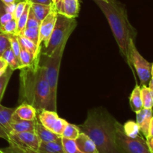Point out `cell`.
Returning <instances> with one entry per match:
<instances>
[{"instance_id":"f546056e","label":"cell","mask_w":153,"mask_h":153,"mask_svg":"<svg viewBox=\"0 0 153 153\" xmlns=\"http://www.w3.org/2000/svg\"><path fill=\"white\" fill-rule=\"evenodd\" d=\"M61 140L64 153H83L77 146L76 140L61 137Z\"/></svg>"},{"instance_id":"83f0119b","label":"cell","mask_w":153,"mask_h":153,"mask_svg":"<svg viewBox=\"0 0 153 153\" xmlns=\"http://www.w3.org/2000/svg\"><path fill=\"white\" fill-rule=\"evenodd\" d=\"M13 70L10 67H7L2 76L0 77V102L2 100L3 96H4V92H5L6 88H7V84H8L10 77L13 74Z\"/></svg>"},{"instance_id":"ba28073f","label":"cell","mask_w":153,"mask_h":153,"mask_svg":"<svg viewBox=\"0 0 153 153\" xmlns=\"http://www.w3.org/2000/svg\"><path fill=\"white\" fill-rule=\"evenodd\" d=\"M7 142L10 146H14L23 151L37 152L40 140L34 132L10 133L8 135Z\"/></svg>"},{"instance_id":"603a6c76","label":"cell","mask_w":153,"mask_h":153,"mask_svg":"<svg viewBox=\"0 0 153 153\" xmlns=\"http://www.w3.org/2000/svg\"><path fill=\"white\" fill-rule=\"evenodd\" d=\"M1 58L6 61L8 67H10L13 71L21 69V64L19 59L13 53V50L10 47L8 48L6 51H4V52L1 55Z\"/></svg>"},{"instance_id":"d4e9b609","label":"cell","mask_w":153,"mask_h":153,"mask_svg":"<svg viewBox=\"0 0 153 153\" xmlns=\"http://www.w3.org/2000/svg\"><path fill=\"white\" fill-rule=\"evenodd\" d=\"M141 88V98L143 102V108L151 109L153 107V94L152 91L146 85H142Z\"/></svg>"},{"instance_id":"6da1fadb","label":"cell","mask_w":153,"mask_h":153,"mask_svg":"<svg viewBox=\"0 0 153 153\" xmlns=\"http://www.w3.org/2000/svg\"><path fill=\"white\" fill-rule=\"evenodd\" d=\"M117 121L105 109L96 108L88 112L87 119L78 127L92 139L99 153H123L117 143Z\"/></svg>"},{"instance_id":"4fadbf2b","label":"cell","mask_w":153,"mask_h":153,"mask_svg":"<svg viewBox=\"0 0 153 153\" xmlns=\"http://www.w3.org/2000/svg\"><path fill=\"white\" fill-rule=\"evenodd\" d=\"M80 3L79 0H63L58 13L68 18L76 19L79 16Z\"/></svg>"},{"instance_id":"cb8c5ba5","label":"cell","mask_w":153,"mask_h":153,"mask_svg":"<svg viewBox=\"0 0 153 153\" xmlns=\"http://www.w3.org/2000/svg\"><path fill=\"white\" fill-rule=\"evenodd\" d=\"M16 37H17V39L19 40L20 46H22V47H24L27 50L29 51L34 55L35 59H40V55H39L38 52H37V46L36 43H34L32 40H29L27 37H24L23 35L19 34V35H16Z\"/></svg>"},{"instance_id":"d590c367","label":"cell","mask_w":153,"mask_h":153,"mask_svg":"<svg viewBox=\"0 0 153 153\" xmlns=\"http://www.w3.org/2000/svg\"><path fill=\"white\" fill-rule=\"evenodd\" d=\"M67 124V122L65 120L59 117L58 118V121H57V123H55L53 129H52V131H53L54 133H55L56 134H58V135L61 136V134H62L63 131H64Z\"/></svg>"},{"instance_id":"ee69618b","label":"cell","mask_w":153,"mask_h":153,"mask_svg":"<svg viewBox=\"0 0 153 153\" xmlns=\"http://www.w3.org/2000/svg\"><path fill=\"white\" fill-rule=\"evenodd\" d=\"M153 137V117H152V120H151L150 125H149V135H148V137Z\"/></svg>"},{"instance_id":"3957f363","label":"cell","mask_w":153,"mask_h":153,"mask_svg":"<svg viewBox=\"0 0 153 153\" xmlns=\"http://www.w3.org/2000/svg\"><path fill=\"white\" fill-rule=\"evenodd\" d=\"M20 70L21 96L26 97L28 102L30 101L29 104L37 111L44 109L52 111L50 88L46 77L44 66L40 65L38 62Z\"/></svg>"},{"instance_id":"2e32d148","label":"cell","mask_w":153,"mask_h":153,"mask_svg":"<svg viewBox=\"0 0 153 153\" xmlns=\"http://www.w3.org/2000/svg\"><path fill=\"white\" fill-rule=\"evenodd\" d=\"M76 142L79 149L83 153H99L92 139L85 133L80 132Z\"/></svg>"},{"instance_id":"bcb514c9","label":"cell","mask_w":153,"mask_h":153,"mask_svg":"<svg viewBox=\"0 0 153 153\" xmlns=\"http://www.w3.org/2000/svg\"><path fill=\"white\" fill-rule=\"evenodd\" d=\"M6 70V69H5ZM5 70H0V77H1V76L3 75V73H4V71H5Z\"/></svg>"},{"instance_id":"ffe728a7","label":"cell","mask_w":153,"mask_h":153,"mask_svg":"<svg viewBox=\"0 0 153 153\" xmlns=\"http://www.w3.org/2000/svg\"><path fill=\"white\" fill-rule=\"evenodd\" d=\"M31 10L35 17L38 19L40 22H41L47 16L49 13H50L54 10V7L52 4H31Z\"/></svg>"},{"instance_id":"5bb4252c","label":"cell","mask_w":153,"mask_h":153,"mask_svg":"<svg viewBox=\"0 0 153 153\" xmlns=\"http://www.w3.org/2000/svg\"><path fill=\"white\" fill-rule=\"evenodd\" d=\"M37 118L46 128L52 131L59 117L56 111L44 109L37 111Z\"/></svg>"},{"instance_id":"f35d334b","label":"cell","mask_w":153,"mask_h":153,"mask_svg":"<svg viewBox=\"0 0 153 153\" xmlns=\"http://www.w3.org/2000/svg\"><path fill=\"white\" fill-rule=\"evenodd\" d=\"M30 3L31 4H52L53 5V3H52V0H28Z\"/></svg>"},{"instance_id":"d6a6232c","label":"cell","mask_w":153,"mask_h":153,"mask_svg":"<svg viewBox=\"0 0 153 153\" xmlns=\"http://www.w3.org/2000/svg\"><path fill=\"white\" fill-rule=\"evenodd\" d=\"M16 28H17V20L14 18H12L1 27V31L7 34H16Z\"/></svg>"},{"instance_id":"9c48e42d","label":"cell","mask_w":153,"mask_h":153,"mask_svg":"<svg viewBox=\"0 0 153 153\" xmlns=\"http://www.w3.org/2000/svg\"><path fill=\"white\" fill-rule=\"evenodd\" d=\"M57 13H58L53 10L40 22V28H39L38 43H37V52L39 55H41L42 48H45L47 45L52 30L55 26Z\"/></svg>"},{"instance_id":"277c9868","label":"cell","mask_w":153,"mask_h":153,"mask_svg":"<svg viewBox=\"0 0 153 153\" xmlns=\"http://www.w3.org/2000/svg\"><path fill=\"white\" fill-rule=\"evenodd\" d=\"M69 37L66 38L57 47L50 56H46V59L43 64L46 69V77L50 88L51 105L52 111L57 112V91L60 66L62 60L63 54Z\"/></svg>"},{"instance_id":"9a60e30c","label":"cell","mask_w":153,"mask_h":153,"mask_svg":"<svg viewBox=\"0 0 153 153\" xmlns=\"http://www.w3.org/2000/svg\"><path fill=\"white\" fill-rule=\"evenodd\" d=\"M34 133L37 134L38 138L41 142H50L56 140L61 136L56 134L49 130V128H46L40 121L37 119L35 120V124H34Z\"/></svg>"},{"instance_id":"e0dca14e","label":"cell","mask_w":153,"mask_h":153,"mask_svg":"<svg viewBox=\"0 0 153 153\" xmlns=\"http://www.w3.org/2000/svg\"><path fill=\"white\" fill-rule=\"evenodd\" d=\"M37 152L38 153H64L61 137L54 141H40Z\"/></svg>"},{"instance_id":"f907efd6","label":"cell","mask_w":153,"mask_h":153,"mask_svg":"<svg viewBox=\"0 0 153 153\" xmlns=\"http://www.w3.org/2000/svg\"><path fill=\"white\" fill-rule=\"evenodd\" d=\"M103 1H108V0H103Z\"/></svg>"},{"instance_id":"681fc988","label":"cell","mask_w":153,"mask_h":153,"mask_svg":"<svg viewBox=\"0 0 153 153\" xmlns=\"http://www.w3.org/2000/svg\"><path fill=\"white\" fill-rule=\"evenodd\" d=\"M52 3H54V0H52Z\"/></svg>"},{"instance_id":"7a4b0ae2","label":"cell","mask_w":153,"mask_h":153,"mask_svg":"<svg viewBox=\"0 0 153 153\" xmlns=\"http://www.w3.org/2000/svg\"><path fill=\"white\" fill-rule=\"evenodd\" d=\"M102 11L110 25L121 54L134 73L130 62L128 45L135 39L137 31L130 23L125 5L117 0H93Z\"/></svg>"},{"instance_id":"74e56055","label":"cell","mask_w":153,"mask_h":153,"mask_svg":"<svg viewBox=\"0 0 153 153\" xmlns=\"http://www.w3.org/2000/svg\"><path fill=\"white\" fill-rule=\"evenodd\" d=\"M5 153H38V152H35V151H23L21 149H18V148L14 147V146H9L8 147L2 149Z\"/></svg>"},{"instance_id":"484cf974","label":"cell","mask_w":153,"mask_h":153,"mask_svg":"<svg viewBox=\"0 0 153 153\" xmlns=\"http://www.w3.org/2000/svg\"><path fill=\"white\" fill-rule=\"evenodd\" d=\"M30 8H31V3L28 1L26 5H25L24 11L22 12V15L19 16L17 19V28H16V35L18 34H22L26 26L27 21H28V13H29Z\"/></svg>"},{"instance_id":"1f68e13d","label":"cell","mask_w":153,"mask_h":153,"mask_svg":"<svg viewBox=\"0 0 153 153\" xmlns=\"http://www.w3.org/2000/svg\"><path fill=\"white\" fill-rule=\"evenodd\" d=\"M10 47V34H6L0 30V57H1L4 51Z\"/></svg>"},{"instance_id":"8fae6325","label":"cell","mask_w":153,"mask_h":153,"mask_svg":"<svg viewBox=\"0 0 153 153\" xmlns=\"http://www.w3.org/2000/svg\"><path fill=\"white\" fill-rule=\"evenodd\" d=\"M153 117V111L151 109L142 108L140 111L136 113V123L139 126L140 131L143 134V135L146 137V139L149 135V128L150 125L151 120Z\"/></svg>"},{"instance_id":"f1b7e54d","label":"cell","mask_w":153,"mask_h":153,"mask_svg":"<svg viewBox=\"0 0 153 153\" xmlns=\"http://www.w3.org/2000/svg\"><path fill=\"white\" fill-rule=\"evenodd\" d=\"M80 130H79L78 126H75L73 124L67 123L64 131H63L61 137H65V138L72 139V140H76L79 137L80 134Z\"/></svg>"},{"instance_id":"7402d4cb","label":"cell","mask_w":153,"mask_h":153,"mask_svg":"<svg viewBox=\"0 0 153 153\" xmlns=\"http://www.w3.org/2000/svg\"><path fill=\"white\" fill-rule=\"evenodd\" d=\"M19 61L21 64V69L24 67H31L33 64L40 62V59H35L34 55L28 50L20 46V52H19Z\"/></svg>"},{"instance_id":"4316f807","label":"cell","mask_w":153,"mask_h":153,"mask_svg":"<svg viewBox=\"0 0 153 153\" xmlns=\"http://www.w3.org/2000/svg\"><path fill=\"white\" fill-rule=\"evenodd\" d=\"M123 127L124 133L129 137H136L140 134V128L137 123L134 121L129 120L127 121L124 125H123Z\"/></svg>"},{"instance_id":"44dd1931","label":"cell","mask_w":153,"mask_h":153,"mask_svg":"<svg viewBox=\"0 0 153 153\" xmlns=\"http://www.w3.org/2000/svg\"><path fill=\"white\" fill-rule=\"evenodd\" d=\"M16 4L6 5L1 0H0V30L6 22L13 18V12Z\"/></svg>"},{"instance_id":"836d02e7","label":"cell","mask_w":153,"mask_h":153,"mask_svg":"<svg viewBox=\"0 0 153 153\" xmlns=\"http://www.w3.org/2000/svg\"><path fill=\"white\" fill-rule=\"evenodd\" d=\"M27 2H28V0H21V1H18V2L16 3V6H15L14 10H13V17L15 19L17 20L19 18V16L22 15Z\"/></svg>"},{"instance_id":"7dc6e473","label":"cell","mask_w":153,"mask_h":153,"mask_svg":"<svg viewBox=\"0 0 153 153\" xmlns=\"http://www.w3.org/2000/svg\"><path fill=\"white\" fill-rule=\"evenodd\" d=\"M151 75H152V77H153V64L152 65V68H151Z\"/></svg>"},{"instance_id":"8d00e7d4","label":"cell","mask_w":153,"mask_h":153,"mask_svg":"<svg viewBox=\"0 0 153 153\" xmlns=\"http://www.w3.org/2000/svg\"><path fill=\"white\" fill-rule=\"evenodd\" d=\"M40 22H39L38 19L35 17L34 14L33 13L32 10L30 8L29 13H28V21H27L25 28H40Z\"/></svg>"},{"instance_id":"b9f144b4","label":"cell","mask_w":153,"mask_h":153,"mask_svg":"<svg viewBox=\"0 0 153 153\" xmlns=\"http://www.w3.org/2000/svg\"><path fill=\"white\" fill-rule=\"evenodd\" d=\"M7 67H8V65L6 63V61L1 57H0V70H5Z\"/></svg>"},{"instance_id":"ac0fdd59","label":"cell","mask_w":153,"mask_h":153,"mask_svg":"<svg viewBox=\"0 0 153 153\" xmlns=\"http://www.w3.org/2000/svg\"><path fill=\"white\" fill-rule=\"evenodd\" d=\"M34 124L35 120H22L13 117L11 123L12 131L10 133H20V132H34Z\"/></svg>"},{"instance_id":"8992f818","label":"cell","mask_w":153,"mask_h":153,"mask_svg":"<svg viewBox=\"0 0 153 153\" xmlns=\"http://www.w3.org/2000/svg\"><path fill=\"white\" fill-rule=\"evenodd\" d=\"M116 140L123 153H152L146 140L139 134L136 137H129L124 133L123 127L118 121L116 123Z\"/></svg>"},{"instance_id":"52a82bcc","label":"cell","mask_w":153,"mask_h":153,"mask_svg":"<svg viewBox=\"0 0 153 153\" xmlns=\"http://www.w3.org/2000/svg\"><path fill=\"white\" fill-rule=\"evenodd\" d=\"M128 53H129L131 65L135 69L137 76L140 79V86L142 85L147 86L149 80L152 78L151 75L152 65L140 55L136 48L134 40H130L128 45Z\"/></svg>"},{"instance_id":"7bdbcfd3","label":"cell","mask_w":153,"mask_h":153,"mask_svg":"<svg viewBox=\"0 0 153 153\" xmlns=\"http://www.w3.org/2000/svg\"><path fill=\"white\" fill-rule=\"evenodd\" d=\"M6 5H10V4H16L18 1H21V0H1Z\"/></svg>"},{"instance_id":"60d3db41","label":"cell","mask_w":153,"mask_h":153,"mask_svg":"<svg viewBox=\"0 0 153 153\" xmlns=\"http://www.w3.org/2000/svg\"><path fill=\"white\" fill-rule=\"evenodd\" d=\"M146 140V142H147L148 146H149V150H150L151 152L153 153V137H148Z\"/></svg>"},{"instance_id":"f6af8a7d","label":"cell","mask_w":153,"mask_h":153,"mask_svg":"<svg viewBox=\"0 0 153 153\" xmlns=\"http://www.w3.org/2000/svg\"><path fill=\"white\" fill-rule=\"evenodd\" d=\"M148 85H149V88L150 89V91H152V93L153 94V77L151 78Z\"/></svg>"},{"instance_id":"4dcf8cb0","label":"cell","mask_w":153,"mask_h":153,"mask_svg":"<svg viewBox=\"0 0 153 153\" xmlns=\"http://www.w3.org/2000/svg\"><path fill=\"white\" fill-rule=\"evenodd\" d=\"M20 35H23L24 37L32 40L34 43L37 44V46L39 39V28H25L23 32Z\"/></svg>"},{"instance_id":"ab89813d","label":"cell","mask_w":153,"mask_h":153,"mask_svg":"<svg viewBox=\"0 0 153 153\" xmlns=\"http://www.w3.org/2000/svg\"><path fill=\"white\" fill-rule=\"evenodd\" d=\"M62 1L63 0H54V3H53L54 10H55L57 13H58V12H59Z\"/></svg>"},{"instance_id":"7c38bea8","label":"cell","mask_w":153,"mask_h":153,"mask_svg":"<svg viewBox=\"0 0 153 153\" xmlns=\"http://www.w3.org/2000/svg\"><path fill=\"white\" fill-rule=\"evenodd\" d=\"M13 117L22 120H35L37 119V109L28 103L22 102L15 108Z\"/></svg>"},{"instance_id":"c3c4849f","label":"cell","mask_w":153,"mask_h":153,"mask_svg":"<svg viewBox=\"0 0 153 153\" xmlns=\"http://www.w3.org/2000/svg\"><path fill=\"white\" fill-rule=\"evenodd\" d=\"M0 153H5L3 151V149H0Z\"/></svg>"},{"instance_id":"d6986e66","label":"cell","mask_w":153,"mask_h":153,"mask_svg":"<svg viewBox=\"0 0 153 153\" xmlns=\"http://www.w3.org/2000/svg\"><path fill=\"white\" fill-rule=\"evenodd\" d=\"M129 104L131 108L134 113L140 111L143 107V102L141 98V88L140 85H137L134 87V90L132 91L131 97L129 98Z\"/></svg>"},{"instance_id":"30bf717a","label":"cell","mask_w":153,"mask_h":153,"mask_svg":"<svg viewBox=\"0 0 153 153\" xmlns=\"http://www.w3.org/2000/svg\"><path fill=\"white\" fill-rule=\"evenodd\" d=\"M16 108H7L0 104V137L7 140L12 131L13 114Z\"/></svg>"},{"instance_id":"e575fe53","label":"cell","mask_w":153,"mask_h":153,"mask_svg":"<svg viewBox=\"0 0 153 153\" xmlns=\"http://www.w3.org/2000/svg\"><path fill=\"white\" fill-rule=\"evenodd\" d=\"M10 48L13 50V53L19 58V52H20V44L16 34H10Z\"/></svg>"},{"instance_id":"5b68a950","label":"cell","mask_w":153,"mask_h":153,"mask_svg":"<svg viewBox=\"0 0 153 153\" xmlns=\"http://www.w3.org/2000/svg\"><path fill=\"white\" fill-rule=\"evenodd\" d=\"M76 25L77 22L75 19L68 18L62 14L57 13L55 26L47 45L44 49L41 51V55L50 56L66 38L70 37Z\"/></svg>"}]
</instances>
